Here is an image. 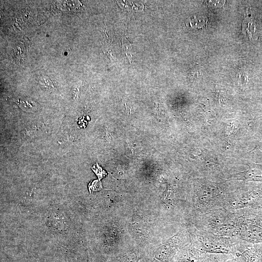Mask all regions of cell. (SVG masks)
Segmentation results:
<instances>
[{"mask_svg": "<svg viewBox=\"0 0 262 262\" xmlns=\"http://www.w3.org/2000/svg\"><path fill=\"white\" fill-rule=\"evenodd\" d=\"M231 191L224 183L200 180L196 183L192 194L189 196L188 219L214 209L223 208L227 195Z\"/></svg>", "mask_w": 262, "mask_h": 262, "instance_id": "1", "label": "cell"}, {"mask_svg": "<svg viewBox=\"0 0 262 262\" xmlns=\"http://www.w3.org/2000/svg\"><path fill=\"white\" fill-rule=\"evenodd\" d=\"M238 217L237 213L219 208L190 217L186 224L218 236L236 237Z\"/></svg>", "mask_w": 262, "mask_h": 262, "instance_id": "2", "label": "cell"}, {"mask_svg": "<svg viewBox=\"0 0 262 262\" xmlns=\"http://www.w3.org/2000/svg\"><path fill=\"white\" fill-rule=\"evenodd\" d=\"M186 225L191 244L203 252L236 255L241 248L244 241L236 237L218 236Z\"/></svg>", "mask_w": 262, "mask_h": 262, "instance_id": "3", "label": "cell"}, {"mask_svg": "<svg viewBox=\"0 0 262 262\" xmlns=\"http://www.w3.org/2000/svg\"><path fill=\"white\" fill-rule=\"evenodd\" d=\"M223 208L233 213L242 210L262 211V186H246L229 192Z\"/></svg>", "mask_w": 262, "mask_h": 262, "instance_id": "4", "label": "cell"}, {"mask_svg": "<svg viewBox=\"0 0 262 262\" xmlns=\"http://www.w3.org/2000/svg\"><path fill=\"white\" fill-rule=\"evenodd\" d=\"M239 214L236 237L252 244H262V211L242 210Z\"/></svg>", "mask_w": 262, "mask_h": 262, "instance_id": "5", "label": "cell"}, {"mask_svg": "<svg viewBox=\"0 0 262 262\" xmlns=\"http://www.w3.org/2000/svg\"><path fill=\"white\" fill-rule=\"evenodd\" d=\"M208 255L197 249L190 243L177 253L172 262H206Z\"/></svg>", "mask_w": 262, "mask_h": 262, "instance_id": "6", "label": "cell"}, {"mask_svg": "<svg viewBox=\"0 0 262 262\" xmlns=\"http://www.w3.org/2000/svg\"><path fill=\"white\" fill-rule=\"evenodd\" d=\"M237 256L242 262H262V244H252L244 241Z\"/></svg>", "mask_w": 262, "mask_h": 262, "instance_id": "7", "label": "cell"}, {"mask_svg": "<svg viewBox=\"0 0 262 262\" xmlns=\"http://www.w3.org/2000/svg\"><path fill=\"white\" fill-rule=\"evenodd\" d=\"M139 254L136 251H125L114 257L110 262H138Z\"/></svg>", "mask_w": 262, "mask_h": 262, "instance_id": "8", "label": "cell"}, {"mask_svg": "<svg viewBox=\"0 0 262 262\" xmlns=\"http://www.w3.org/2000/svg\"><path fill=\"white\" fill-rule=\"evenodd\" d=\"M13 99L23 111L27 112L34 113L38 109L37 103L30 99Z\"/></svg>", "mask_w": 262, "mask_h": 262, "instance_id": "9", "label": "cell"}, {"mask_svg": "<svg viewBox=\"0 0 262 262\" xmlns=\"http://www.w3.org/2000/svg\"><path fill=\"white\" fill-rule=\"evenodd\" d=\"M207 24V19L203 17H198L194 16L189 18L186 22L188 28L194 30L201 29L205 27Z\"/></svg>", "mask_w": 262, "mask_h": 262, "instance_id": "10", "label": "cell"}, {"mask_svg": "<svg viewBox=\"0 0 262 262\" xmlns=\"http://www.w3.org/2000/svg\"><path fill=\"white\" fill-rule=\"evenodd\" d=\"M215 262H242L239 257L234 254H214Z\"/></svg>", "mask_w": 262, "mask_h": 262, "instance_id": "11", "label": "cell"}, {"mask_svg": "<svg viewBox=\"0 0 262 262\" xmlns=\"http://www.w3.org/2000/svg\"><path fill=\"white\" fill-rule=\"evenodd\" d=\"M38 82L40 87L44 90L52 91L56 89L52 81L48 77H40L38 79Z\"/></svg>", "mask_w": 262, "mask_h": 262, "instance_id": "12", "label": "cell"}, {"mask_svg": "<svg viewBox=\"0 0 262 262\" xmlns=\"http://www.w3.org/2000/svg\"><path fill=\"white\" fill-rule=\"evenodd\" d=\"M82 85L81 84H78L74 85L71 90V97L72 99L76 101L79 98V95L81 93Z\"/></svg>", "mask_w": 262, "mask_h": 262, "instance_id": "13", "label": "cell"}, {"mask_svg": "<svg viewBox=\"0 0 262 262\" xmlns=\"http://www.w3.org/2000/svg\"><path fill=\"white\" fill-rule=\"evenodd\" d=\"M225 0H208L206 3L210 7L219 8L222 7L225 3Z\"/></svg>", "mask_w": 262, "mask_h": 262, "instance_id": "14", "label": "cell"}, {"mask_svg": "<svg viewBox=\"0 0 262 262\" xmlns=\"http://www.w3.org/2000/svg\"><path fill=\"white\" fill-rule=\"evenodd\" d=\"M206 262H215L213 254L209 253L208 258Z\"/></svg>", "mask_w": 262, "mask_h": 262, "instance_id": "15", "label": "cell"}]
</instances>
